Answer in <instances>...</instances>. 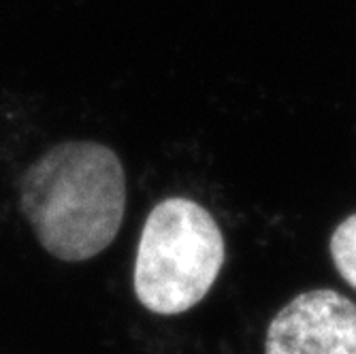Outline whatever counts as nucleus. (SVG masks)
I'll list each match as a JSON object with an SVG mask.
<instances>
[{
  "mask_svg": "<svg viewBox=\"0 0 356 354\" xmlns=\"http://www.w3.org/2000/svg\"><path fill=\"white\" fill-rule=\"evenodd\" d=\"M224 259V237L213 216L197 201L167 199L145 220L135 261V295L154 314H184L207 297Z\"/></svg>",
  "mask_w": 356,
  "mask_h": 354,
  "instance_id": "obj_2",
  "label": "nucleus"
},
{
  "mask_svg": "<svg viewBox=\"0 0 356 354\" xmlns=\"http://www.w3.org/2000/svg\"><path fill=\"white\" fill-rule=\"evenodd\" d=\"M124 207L122 163L99 143H62L24 175L22 209L43 248L62 261H88L109 248Z\"/></svg>",
  "mask_w": 356,
  "mask_h": 354,
  "instance_id": "obj_1",
  "label": "nucleus"
},
{
  "mask_svg": "<svg viewBox=\"0 0 356 354\" xmlns=\"http://www.w3.org/2000/svg\"><path fill=\"white\" fill-rule=\"evenodd\" d=\"M265 354H356V303L327 288L295 297L271 320Z\"/></svg>",
  "mask_w": 356,
  "mask_h": 354,
  "instance_id": "obj_3",
  "label": "nucleus"
},
{
  "mask_svg": "<svg viewBox=\"0 0 356 354\" xmlns=\"http://www.w3.org/2000/svg\"><path fill=\"white\" fill-rule=\"evenodd\" d=\"M331 259L339 275L356 291V214L335 229L331 237Z\"/></svg>",
  "mask_w": 356,
  "mask_h": 354,
  "instance_id": "obj_4",
  "label": "nucleus"
}]
</instances>
